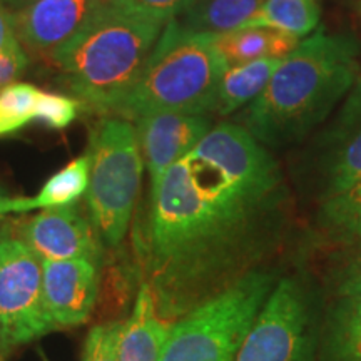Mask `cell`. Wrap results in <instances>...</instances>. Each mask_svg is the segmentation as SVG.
<instances>
[{"label":"cell","instance_id":"1","mask_svg":"<svg viewBox=\"0 0 361 361\" xmlns=\"http://www.w3.org/2000/svg\"><path fill=\"white\" fill-rule=\"evenodd\" d=\"M283 176L238 123L213 126L151 189L147 279L176 322L236 281L268 246Z\"/></svg>","mask_w":361,"mask_h":361},{"label":"cell","instance_id":"2","mask_svg":"<svg viewBox=\"0 0 361 361\" xmlns=\"http://www.w3.org/2000/svg\"><path fill=\"white\" fill-rule=\"evenodd\" d=\"M353 37L318 29L281 59L263 92L238 117L256 141L281 147L318 128L358 80Z\"/></svg>","mask_w":361,"mask_h":361},{"label":"cell","instance_id":"3","mask_svg":"<svg viewBox=\"0 0 361 361\" xmlns=\"http://www.w3.org/2000/svg\"><path fill=\"white\" fill-rule=\"evenodd\" d=\"M164 25L106 2L49 57L74 97L112 114L141 75Z\"/></svg>","mask_w":361,"mask_h":361},{"label":"cell","instance_id":"4","mask_svg":"<svg viewBox=\"0 0 361 361\" xmlns=\"http://www.w3.org/2000/svg\"><path fill=\"white\" fill-rule=\"evenodd\" d=\"M226 69L214 35L189 30L178 19L169 20L141 75L112 116L134 123L162 111L213 114Z\"/></svg>","mask_w":361,"mask_h":361},{"label":"cell","instance_id":"5","mask_svg":"<svg viewBox=\"0 0 361 361\" xmlns=\"http://www.w3.org/2000/svg\"><path fill=\"white\" fill-rule=\"evenodd\" d=\"M274 283L251 269L194 306L173 323L159 361H231Z\"/></svg>","mask_w":361,"mask_h":361},{"label":"cell","instance_id":"6","mask_svg":"<svg viewBox=\"0 0 361 361\" xmlns=\"http://www.w3.org/2000/svg\"><path fill=\"white\" fill-rule=\"evenodd\" d=\"M89 218L102 245L117 247L128 234L144 173L137 134L119 116L102 119L90 135Z\"/></svg>","mask_w":361,"mask_h":361},{"label":"cell","instance_id":"7","mask_svg":"<svg viewBox=\"0 0 361 361\" xmlns=\"http://www.w3.org/2000/svg\"><path fill=\"white\" fill-rule=\"evenodd\" d=\"M313 313L296 279L274 283L231 361H311Z\"/></svg>","mask_w":361,"mask_h":361},{"label":"cell","instance_id":"8","mask_svg":"<svg viewBox=\"0 0 361 361\" xmlns=\"http://www.w3.org/2000/svg\"><path fill=\"white\" fill-rule=\"evenodd\" d=\"M0 329L19 346L56 329L44 301L42 259L11 231H0Z\"/></svg>","mask_w":361,"mask_h":361},{"label":"cell","instance_id":"9","mask_svg":"<svg viewBox=\"0 0 361 361\" xmlns=\"http://www.w3.org/2000/svg\"><path fill=\"white\" fill-rule=\"evenodd\" d=\"M322 201L361 180V79L343 99L340 111L319 139Z\"/></svg>","mask_w":361,"mask_h":361},{"label":"cell","instance_id":"10","mask_svg":"<svg viewBox=\"0 0 361 361\" xmlns=\"http://www.w3.org/2000/svg\"><path fill=\"white\" fill-rule=\"evenodd\" d=\"M19 238L42 261H97L101 252V238L78 204L40 209L22 223Z\"/></svg>","mask_w":361,"mask_h":361},{"label":"cell","instance_id":"11","mask_svg":"<svg viewBox=\"0 0 361 361\" xmlns=\"http://www.w3.org/2000/svg\"><path fill=\"white\" fill-rule=\"evenodd\" d=\"M135 123L139 147L146 166L151 189L174 162L186 156L191 149L213 129L209 114L162 111L146 114Z\"/></svg>","mask_w":361,"mask_h":361},{"label":"cell","instance_id":"12","mask_svg":"<svg viewBox=\"0 0 361 361\" xmlns=\"http://www.w3.org/2000/svg\"><path fill=\"white\" fill-rule=\"evenodd\" d=\"M44 301L56 328L87 322L99 295L96 259L42 261Z\"/></svg>","mask_w":361,"mask_h":361},{"label":"cell","instance_id":"13","mask_svg":"<svg viewBox=\"0 0 361 361\" xmlns=\"http://www.w3.org/2000/svg\"><path fill=\"white\" fill-rule=\"evenodd\" d=\"M104 0H35L13 13L22 47L51 56L74 37L104 6Z\"/></svg>","mask_w":361,"mask_h":361},{"label":"cell","instance_id":"14","mask_svg":"<svg viewBox=\"0 0 361 361\" xmlns=\"http://www.w3.org/2000/svg\"><path fill=\"white\" fill-rule=\"evenodd\" d=\"M173 323L162 316L151 284L144 281L135 296L133 313L121 323L119 361H159Z\"/></svg>","mask_w":361,"mask_h":361},{"label":"cell","instance_id":"15","mask_svg":"<svg viewBox=\"0 0 361 361\" xmlns=\"http://www.w3.org/2000/svg\"><path fill=\"white\" fill-rule=\"evenodd\" d=\"M90 159L82 154L54 173L44 183L40 191L30 197H6L0 201V216L22 214L34 209H51L75 204L89 186Z\"/></svg>","mask_w":361,"mask_h":361},{"label":"cell","instance_id":"16","mask_svg":"<svg viewBox=\"0 0 361 361\" xmlns=\"http://www.w3.org/2000/svg\"><path fill=\"white\" fill-rule=\"evenodd\" d=\"M214 42L229 67L259 59L286 57L300 44V37L271 27H243L214 35Z\"/></svg>","mask_w":361,"mask_h":361},{"label":"cell","instance_id":"17","mask_svg":"<svg viewBox=\"0 0 361 361\" xmlns=\"http://www.w3.org/2000/svg\"><path fill=\"white\" fill-rule=\"evenodd\" d=\"M281 59H259L229 66L221 79L214 114L229 116L251 104L268 85Z\"/></svg>","mask_w":361,"mask_h":361},{"label":"cell","instance_id":"18","mask_svg":"<svg viewBox=\"0 0 361 361\" xmlns=\"http://www.w3.org/2000/svg\"><path fill=\"white\" fill-rule=\"evenodd\" d=\"M263 0H196L178 19L194 32L221 35L243 29Z\"/></svg>","mask_w":361,"mask_h":361},{"label":"cell","instance_id":"19","mask_svg":"<svg viewBox=\"0 0 361 361\" xmlns=\"http://www.w3.org/2000/svg\"><path fill=\"white\" fill-rule=\"evenodd\" d=\"M329 361H361V293L338 295L328 319Z\"/></svg>","mask_w":361,"mask_h":361},{"label":"cell","instance_id":"20","mask_svg":"<svg viewBox=\"0 0 361 361\" xmlns=\"http://www.w3.org/2000/svg\"><path fill=\"white\" fill-rule=\"evenodd\" d=\"M319 0H263L245 27H271L305 37L319 24Z\"/></svg>","mask_w":361,"mask_h":361},{"label":"cell","instance_id":"21","mask_svg":"<svg viewBox=\"0 0 361 361\" xmlns=\"http://www.w3.org/2000/svg\"><path fill=\"white\" fill-rule=\"evenodd\" d=\"M319 223L333 239L361 241V180L346 191L322 201Z\"/></svg>","mask_w":361,"mask_h":361},{"label":"cell","instance_id":"22","mask_svg":"<svg viewBox=\"0 0 361 361\" xmlns=\"http://www.w3.org/2000/svg\"><path fill=\"white\" fill-rule=\"evenodd\" d=\"M40 89L29 82H13L0 90V137L19 133L35 121Z\"/></svg>","mask_w":361,"mask_h":361},{"label":"cell","instance_id":"23","mask_svg":"<svg viewBox=\"0 0 361 361\" xmlns=\"http://www.w3.org/2000/svg\"><path fill=\"white\" fill-rule=\"evenodd\" d=\"M84 104L78 97L57 92H45L40 89L35 109V123L45 124L51 129H66L78 119Z\"/></svg>","mask_w":361,"mask_h":361},{"label":"cell","instance_id":"24","mask_svg":"<svg viewBox=\"0 0 361 361\" xmlns=\"http://www.w3.org/2000/svg\"><path fill=\"white\" fill-rule=\"evenodd\" d=\"M126 12L137 13L168 24L169 20L179 19L196 0H104Z\"/></svg>","mask_w":361,"mask_h":361},{"label":"cell","instance_id":"25","mask_svg":"<svg viewBox=\"0 0 361 361\" xmlns=\"http://www.w3.org/2000/svg\"><path fill=\"white\" fill-rule=\"evenodd\" d=\"M121 323L97 324L85 338L82 361H119L117 341Z\"/></svg>","mask_w":361,"mask_h":361},{"label":"cell","instance_id":"26","mask_svg":"<svg viewBox=\"0 0 361 361\" xmlns=\"http://www.w3.org/2000/svg\"><path fill=\"white\" fill-rule=\"evenodd\" d=\"M27 66H29V56H27L22 44H17L7 51L0 52V90L16 82L22 75V72L27 69Z\"/></svg>","mask_w":361,"mask_h":361},{"label":"cell","instance_id":"27","mask_svg":"<svg viewBox=\"0 0 361 361\" xmlns=\"http://www.w3.org/2000/svg\"><path fill=\"white\" fill-rule=\"evenodd\" d=\"M17 44L20 42L17 39L16 25H13V13L0 6V52L7 51Z\"/></svg>","mask_w":361,"mask_h":361},{"label":"cell","instance_id":"28","mask_svg":"<svg viewBox=\"0 0 361 361\" xmlns=\"http://www.w3.org/2000/svg\"><path fill=\"white\" fill-rule=\"evenodd\" d=\"M350 293H361V269H343L338 295H350Z\"/></svg>","mask_w":361,"mask_h":361},{"label":"cell","instance_id":"29","mask_svg":"<svg viewBox=\"0 0 361 361\" xmlns=\"http://www.w3.org/2000/svg\"><path fill=\"white\" fill-rule=\"evenodd\" d=\"M32 2H35V0H0V6L6 7L12 13H16L17 11H20V8H24Z\"/></svg>","mask_w":361,"mask_h":361},{"label":"cell","instance_id":"30","mask_svg":"<svg viewBox=\"0 0 361 361\" xmlns=\"http://www.w3.org/2000/svg\"><path fill=\"white\" fill-rule=\"evenodd\" d=\"M348 269H361V241L356 243V251L353 255V259H351V263L346 266Z\"/></svg>","mask_w":361,"mask_h":361},{"label":"cell","instance_id":"31","mask_svg":"<svg viewBox=\"0 0 361 361\" xmlns=\"http://www.w3.org/2000/svg\"><path fill=\"white\" fill-rule=\"evenodd\" d=\"M11 348H12L11 343L7 341L6 335H4L2 329H0V361H4V358H6L7 353H8V350H11Z\"/></svg>","mask_w":361,"mask_h":361},{"label":"cell","instance_id":"32","mask_svg":"<svg viewBox=\"0 0 361 361\" xmlns=\"http://www.w3.org/2000/svg\"><path fill=\"white\" fill-rule=\"evenodd\" d=\"M6 197H8V196L6 194V191H4V189L0 188V201H4V200H6Z\"/></svg>","mask_w":361,"mask_h":361},{"label":"cell","instance_id":"33","mask_svg":"<svg viewBox=\"0 0 361 361\" xmlns=\"http://www.w3.org/2000/svg\"><path fill=\"white\" fill-rule=\"evenodd\" d=\"M45 361H47V360H45Z\"/></svg>","mask_w":361,"mask_h":361}]
</instances>
